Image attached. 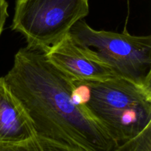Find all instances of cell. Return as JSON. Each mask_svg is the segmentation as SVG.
<instances>
[{
	"instance_id": "2",
	"label": "cell",
	"mask_w": 151,
	"mask_h": 151,
	"mask_svg": "<svg viewBox=\"0 0 151 151\" xmlns=\"http://www.w3.org/2000/svg\"><path fill=\"white\" fill-rule=\"evenodd\" d=\"M73 82L75 99L117 143L151 123V90L116 76Z\"/></svg>"
},
{
	"instance_id": "8",
	"label": "cell",
	"mask_w": 151,
	"mask_h": 151,
	"mask_svg": "<svg viewBox=\"0 0 151 151\" xmlns=\"http://www.w3.org/2000/svg\"><path fill=\"white\" fill-rule=\"evenodd\" d=\"M112 151H151V123L135 137L118 144Z\"/></svg>"
},
{
	"instance_id": "7",
	"label": "cell",
	"mask_w": 151,
	"mask_h": 151,
	"mask_svg": "<svg viewBox=\"0 0 151 151\" xmlns=\"http://www.w3.org/2000/svg\"><path fill=\"white\" fill-rule=\"evenodd\" d=\"M0 151H83L66 143L35 135L28 140L19 144L6 145Z\"/></svg>"
},
{
	"instance_id": "6",
	"label": "cell",
	"mask_w": 151,
	"mask_h": 151,
	"mask_svg": "<svg viewBox=\"0 0 151 151\" xmlns=\"http://www.w3.org/2000/svg\"><path fill=\"white\" fill-rule=\"evenodd\" d=\"M36 134L19 99L0 76V147L28 140Z\"/></svg>"
},
{
	"instance_id": "4",
	"label": "cell",
	"mask_w": 151,
	"mask_h": 151,
	"mask_svg": "<svg viewBox=\"0 0 151 151\" xmlns=\"http://www.w3.org/2000/svg\"><path fill=\"white\" fill-rule=\"evenodd\" d=\"M88 13V0H16L11 30L27 47L46 52Z\"/></svg>"
},
{
	"instance_id": "9",
	"label": "cell",
	"mask_w": 151,
	"mask_h": 151,
	"mask_svg": "<svg viewBox=\"0 0 151 151\" xmlns=\"http://www.w3.org/2000/svg\"><path fill=\"white\" fill-rule=\"evenodd\" d=\"M7 7H8V4H7V1L0 0V36L2 33L4 24L8 17Z\"/></svg>"
},
{
	"instance_id": "3",
	"label": "cell",
	"mask_w": 151,
	"mask_h": 151,
	"mask_svg": "<svg viewBox=\"0 0 151 151\" xmlns=\"http://www.w3.org/2000/svg\"><path fill=\"white\" fill-rule=\"evenodd\" d=\"M74 41L109 67L115 76L151 90V36L97 30L80 20L69 31Z\"/></svg>"
},
{
	"instance_id": "1",
	"label": "cell",
	"mask_w": 151,
	"mask_h": 151,
	"mask_svg": "<svg viewBox=\"0 0 151 151\" xmlns=\"http://www.w3.org/2000/svg\"><path fill=\"white\" fill-rule=\"evenodd\" d=\"M4 77L37 135L83 151H112L119 144L75 99L73 80L54 66L44 52L21 48Z\"/></svg>"
},
{
	"instance_id": "5",
	"label": "cell",
	"mask_w": 151,
	"mask_h": 151,
	"mask_svg": "<svg viewBox=\"0 0 151 151\" xmlns=\"http://www.w3.org/2000/svg\"><path fill=\"white\" fill-rule=\"evenodd\" d=\"M44 53L54 66L75 81L103 80L115 76L109 67L78 45L69 33Z\"/></svg>"
}]
</instances>
